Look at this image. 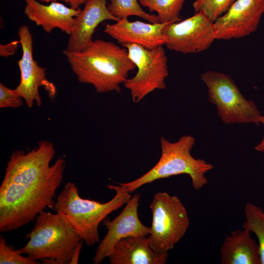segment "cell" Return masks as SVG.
Instances as JSON below:
<instances>
[{
  "mask_svg": "<svg viewBox=\"0 0 264 264\" xmlns=\"http://www.w3.org/2000/svg\"><path fill=\"white\" fill-rule=\"evenodd\" d=\"M55 154L53 144L42 140L30 152L11 154L0 186V232L16 230L53 208L66 166L63 158L50 165Z\"/></svg>",
  "mask_w": 264,
  "mask_h": 264,
  "instance_id": "obj_1",
  "label": "cell"
},
{
  "mask_svg": "<svg viewBox=\"0 0 264 264\" xmlns=\"http://www.w3.org/2000/svg\"><path fill=\"white\" fill-rule=\"evenodd\" d=\"M63 53L78 80L92 85L97 93L120 92L136 68L125 47L103 40L93 41L79 51Z\"/></svg>",
  "mask_w": 264,
  "mask_h": 264,
  "instance_id": "obj_2",
  "label": "cell"
},
{
  "mask_svg": "<svg viewBox=\"0 0 264 264\" xmlns=\"http://www.w3.org/2000/svg\"><path fill=\"white\" fill-rule=\"evenodd\" d=\"M107 186L116 194L110 201L101 203L81 198L75 184L68 182L57 196L52 208L65 218L88 246L99 242L98 226L101 222L132 197L119 185Z\"/></svg>",
  "mask_w": 264,
  "mask_h": 264,
  "instance_id": "obj_3",
  "label": "cell"
},
{
  "mask_svg": "<svg viewBox=\"0 0 264 264\" xmlns=\"http://www.w3.org/2000/svg\"><path fill=\"white\" fill-rule=\"evenodd\" d=\"M25 238L29 239L27 243L16 251L43 264H69L76 246L83 241L62 215L44 210L37 216Z\"/></svg>",
  "mask_w": 264,
  "mask_h": 264,
  "instance_id": "obj_4",
  "label": "cell"
},
{
  "mask_svg": "<svg viewBox=\"0 0 264 264\" xmlns=\"http://www.w3.org/2000/svg\"><path fill=\"white\" fill-rule=\"evenodd\" d=\"M160 142L161 154L158 162L138 178L119 183L123 190L131 194L146 184L181 174L190 176L195 190L200 189L207 183L205 174L214 166L204 159H196L192 155L191 151L195 142L193 136L184 135L175 142H171L162 136Z\"/></svg>",
  "mask_w": 264,
  "mask_h": 264,
  "instance_id": "obj_5",
  "label": "cell"
},
{
  "mask_svg": "<svg viewBox=\"0 0 264 264\" xmlns=\"http://www.w3.org/2000/svg\"><path fill=\"white\" fill-rule=\"evenodd\" d=\"M152 223L147 240L150 247L158 253H167L185 234L189 225L187 210L176 196L156 193L150 205Z\"/></svg>",
  "mask_w": 264,
  "mask_h": 264,
  "instance_id": "obj_6",
  "label": "cell"
},
{
  "mask_svg": "<svg viewBox=\"0 0 264 264\" xmlns=\"http://www.w3.org/2000/svg\"><path fill=\"white\" fill-rule=\"evenodd\" d=\"M201 79L207 88L209 101L217 107L222 122L260 125L261 115L257 106L245 99L231 76L207 70L201 74Z\"/></svg>",
  "mask_w": 264,
  "mask_h": 264,
  "instance_id": "obj_7",
  "label": "cell"
},
{
  "mask_svg": "<svg viewBox=\"0 0 264 264\" xmlns=\"http://www.w3.org/2000/svg\"><path fill=\"white\" fill-rule=\"evenodd\" d=\"M122 46L127 49L130 59L137 69L136 74L128 78L123 84L130 90L133 102L141 101L154 90L165 88V81L169 72L167 57L163 46L152 49L135 44Z\"/></svg>",
  "mask_w": 264,
  "mask_h": 264,
  "instance_id": "obj_8",
  "label": "cell"
},
{
  "mask_svg": "<svg viewBox=\"0 0 264 264\" xmlns=\"http://www.w3.org/2000/svg\"><path fill=\"white\" fill-rule=\"evenodd\" d=\"M162 32L166 46L184 54L204 51L217 40L214 23L200 13L181 21L169 23Z\"/></svg>",
  "mask_w": 264,
  "mask_h": 264,
  "instance_id": "obj_9",
  "label": "cell"
},
{
  "mask_svg": "<svg viewBox=\"0 0 264 264\" xmlns=\"http://www.w3.org/2000/svg\"><path fill=\"white\" fill-rule=\"evenodd\" d=\"M20 43L22 49V56L18 65L20 71V81L15 88L23 99L28 108L35 103L42 104L39 88L44 87L50 96L55 94L54 85L46 77V69L39 66L33 55V37L26 25L21 26L18 30Z\"/></svg>",
  "mask_w": 264,
  "mask_h": 264,
  "instance_id": "obj_10",
  "label": "cell"
},
{
  "mask_svg": "<svg viewBox=\"0 0 264 264\" xmlns=\"http://www.w3.org/2000/svg\"><path fill=\"white\" fill-rule=\"evenodd\" d=\"M264 13V0H235L214 22L216 39L247 36L256 30Z\"/></svg>",
  "mask_w": 264,
  "mask_h": 264,
  "instance_id": "obj_11",
  "label": "cell"
},
{
  "mask_svg": "<svg viewBox=\"0 0 264 264\" xmlns=\"http://www.w3.org/2000/svg\"><path fill=\"white\" fill-rule=\"evenodd\" d=\"M140 194L132 197L121 213L112 220L105 219L102 224L107 232L99 243L92 260L94 264L101 263L111 252L114 245L120 240L130 236H148L150 227L144 225L138 215Z\"/></svg>",
  "mask_w": 264,
  "mask_h": 264,
  "instance_id": "obj_12",
  "label": "cell"
},
{
  "mask_svg": "<svg viewBox=\"0 0 264 264\" xmlns=\"http://www.w3.org/2000/svg\"><path fill=\"white\" fill-rule=\"evenodd\" d=\"M130 21L128 18L119 20L105 26V33L122 44H135L147 49L165 45L163 29L168 23Z\"/></svg>",
  "mask_w": 264,
  "mask_h": 264,
  "instance_id": "obj_13",
  "label": "cell"
},
{
  "mask_svg": "<svg viewBox=\"0 0 264 264\" xmlns=\"http://www.w3.org/2000/svg\"><path fill=\"white\" fill-rule=\"evenodd\" d=\"M109 0H87L83 9L76 17L66 50L71 52L82 50L93 41V35L99 24L105 21L119 20L108 9Z\"/></svg>",
  "mask_w": 264,
  "mask_h": 264,
  "instance_id": "obj_14",
  "label": "cell"
},
{
  "mask_svg": "<svg viewBox=\"0 0 264 264\" xmlns=\"http://www.w3.org/2000/svg\"><path fill=\"white\" fill-rule=\"evenodd\" d=\"M24 14L47 33L55 28L70 35L73 29L75 19L81 9H75L58 2L44 4L38 0H24Z\"/></svg>",
  "mask_w": 264,
  "mask_h": 264,
  "instance_id": "obj_15",
  "label": "cell"
},
{
  "mask_svg": "<svg viewBox=\"0 0 264 264\" xmlns=\"http://www.w3.org/2000/svg\"><path fill=\"white\" fill-rule=\"evenodd\" d=\"M168 253L150 247L147 236H130L118 241L108 256L111 264H164Z\"/></svg>",
  "mask_w": 264,
  "mask_h": 264,
  "instance_id": "obj_16",
  "label": "cell"
},
{
  "mask_svg": "<svg viewBox=\"0 0 264 264\" xmlns=\"http://www.w3.org/2000/svg\"><path fill=\"white\" fill-rule=\"evenodd\" d=\"M243 228L226 235L220 247L222 264H261L258 242Z\"/></svg>",
  "mask_w": 264,
  "mask_h": 264,
  "instance_id": "obj_17",
  "label": "cell"
},
{
  "mask_svg": "<svg viewBox=\"0 0 264 264\" xmlns=\"http://www.w3.org/2000/svg\"><path fill=\"white\" fill-rule=\"evenodd\" d=\"M245 220L242 228L253 233L257 238L261 264H264V211L260 206L247 202L244 206Z\"/></svg>",
  "mask_w": 264,
  "mask_h": 264,
  "instance_id": "obj_18",
  "label": "cell"
},
{
  "mask_svg": "<svg viewBox=\"0 0 264 264\" xmlns=\"http://www.w3.org/2000/svg\"><path fill=\"white\" fill-rule=\"evenodd\" d=\"M140 4L155 12L160 23L177 22L185 0H138Z\"/></svg>",
  "mask_w": 264,
  "mask_h": 264,
  "instance_id": "obj_19",
  "label": "cell"
},
{
  "mask_svg": "<svg viewBox=\"0 0 264 264\" xmlns=\"http://www.w3.org/2000/svg\"><path fill=\"white\" fill-rule=\"evenodd\" d=\"M108 8L119 20L134 16L152 23L159 22L156 15L150 14L141 7L138 0H110Z\"/></svg>",
  "mask_w": 264,
  "mask_h": 264,
  "instance_id": "obj_20",
  "label": "cell"
},
{
  "mask_svg": "<svg viewBox=\"0 0 264 264\" xmlns=\"http://www.w3.org/2000/svg\"><path fill=\"white\" fill-rule=\"evenodd\" d=\"M235 0H194L195 13H200L214 22L225 13Z\"/></svg>",
  "mask_w": 264,
  "mask_h": 264,
  "instance_id": "obj_21",
  "label": "cell"
},
{
  "mask_svg": "<svg viewBox=\"0 0 264 264\" xmlns=\"http://www.w3.org/2000/svg\"><path fill=\"white\" fill-rule=\"evenodd\" d=\"M37 261L31 260L27 256L24 257L18 253L16 250L8 245L3 236L0 238V264H37Z\"/></svg>",
  "mask_w": 264,
  "mask_h": 264,
  "instance_id": "obj_22",
  "label": "cell"
},
{
  "mask_svg": "<svg viewBox=\"0 0 264 264\" xmlns=\"http://www.w3.org/2000/svg\"><path fill=\"white\" fill-rule=\"evenodd\" d=\"M23 100L15 89H11L0 83V108L20 107L23 105Z\"/></svg>",
  "mask_w": 264,
  "mask_h": 264,
  "instance_id": "obj_23",
  "label": "cell"
},
{
  "mask_svg": "<svg viewBox=\"0 0 264 264\" xmlns=\"http://www.w3.org/2000/svg\"><path fill=\"white\" fill-rule=\"evenodd\" d=\"M83 241L80 242L76 246L73 252L69 264H75L78 263L80 253L83 245Z\"/></svg>",
  "mask_w": 264,
  "mask_h": 264,
  "instance_id": "obj_24",
  "label": "cell"
},
{
  "mask_svg": "<svg viewBox=\"0 0 264 264\" xmlns=\"http://www.w3.org/2000/svg\"><path fill=\"white\" fill-rule=\"evenodd\" d=\"M86 1L87 0H64L70 7L75 9L79 8V6Z\"/></svg>",
  "mask_w": 264,
  "mask_h": 264,
  "instance_id": "obj_25",
  "label": "cell"
},
{
  "mask_svg": "<svg viewBox=\"0 0 264 264\" xmlns=\"http://www.w3.org/2000/svg\"><path fill=\"white\" fill-rule=\"evenodd\" d=\"M260 123H262L264 126V116L261 115ZM255 149L258 152L264 153V135L261 142L255 147Z\"/></svg>",
  "mask_w": 264,
  "mask_h": 264,
  "instance_id": "obj_26",
  "label": "cell"
},
{
  "mask_svg": "<svg viewBox=\"0 0 264 264\" xmlns=\"http://www.w3.org/2000/svg\"><path fill=\"white\" fill-rule=\"evenodd\" d=\"M40 2H46V3H50L52 1H64V0H38Z\"/></svg>",
  "mask_w": 264,
  "mask_h": 264,
  "instance_id": "obj_27",
  "label": "cell"
}]
</instances>
